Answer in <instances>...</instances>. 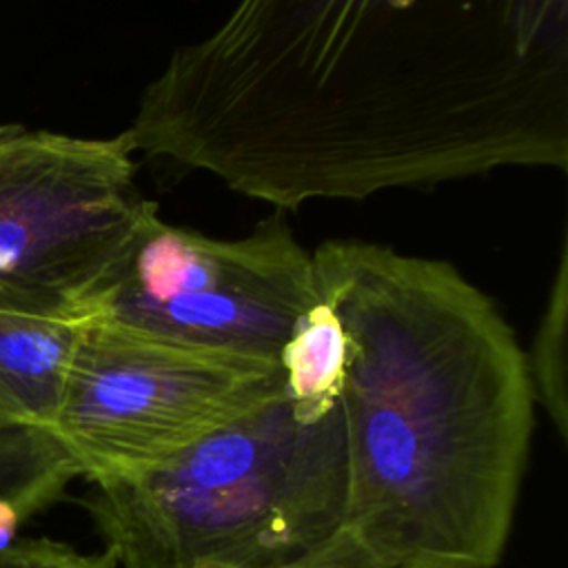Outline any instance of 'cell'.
<instances>
[{"mask_svg": "<svg viewBox=\"0 0 568 568\" xmlns=\"http://www.w3.org/2000/svg\"><path fill=\"white\" fill-rule=\"evenodd\" d=\"M126 133L284 211L566 171L568 0H237Z\"/></svg>", "mask_w": 568, "mask_h": 568, "instance_id": "obj_1", "label": "cell"}, {"mask_svg": "<svg viewBox=\"0 0 568 568\" xmlns=\"http://www.w3.org/2000/svg\"><path fill=\"white\" fill-rule=\"evenodd\" d=\"M346 333V519L397 568H493L535 428L526 351L455 266L384 244L313 253Z\"/></svg>", "mask_w": 568, "mask_h": 568, "instance_id": "obj_2", "label": "cell"}, {"mask_svg": "<svg viewBox=\"0 0 568 568\" xmlns=\"http://www.w3.org/2000/svg\"><path fill=\"white\" fill-rule=\"evenodd\" d=\"M87 510L118 568H264L300 557L344 528L339 404L306 422L284 395L158 468L93 484Z\"/></svg>", "mask_w": 568, "mask_h": 568, "instance_id": "obj_3", "label": "cell"}, {"mask_svg": "<svg viewBox=\"0 0 568 568\" xmlns=\"http://www.w3.org/2000/svg\"><path fill=\"white\" fill-rule=\"evenodd\" d=\"M286 395L280 362L89 315L49 435L91 484L158 468Z\"/></svg>", "mask_w": 568, "mask_h": 568, "instance_id": "obj_4", "label": "cell"}, {"mask_svg": "<svg viewBox=\"0 0 568 568\" xmlns=\"http://www.w3.org/2000/svg\"><path fill=\"white\" fill-rule=\"evenodd\" d=\"M135 144L0 126V308L91 315L142 224Z\"/></svg>", "mask_w": 568, "mask_h": 568, "instance_id": "obj_5", "label": "cell"}, {"mask_svg": "<svg viewBox=\"0 0 568 568\" xmlns=\"http://www.w3.org/2000/svg\"><path fill=\"white\" fill-rule=\"evenodd\" d=\"M317 302L313 255L277 217L220 240L153 213L91 315L155 337L275 359Z\"/></svg>", "mask_w": 568, "mask_h": 568, "instance_id": "obj_6", "label": "cell"}, {"mask_svg": "<svg viewBox=\"0 0 568 568\" xmlns=\"http://www.w3.org/2000/svg\"><path fill=\"white\" fill-rule=\"evenodd\" d=\"M89 315L0 308V433H49Z\"/></svg>", "mask_w": 568, "mask_h": 568, "instance_id": "obj_7", "label": "cell"}, {"mask_svg": "<svg viewBox=\"0 0 568 568\" xmlns=\"http://www.w3.org/2000/svg\"><path fill=\"white\" fill-rule=\"evenodd\" d=\"M280 368L297 417L313 422L337 406L346 371V333L335 308L320 295L284 342Z\"/></svg>", "mask_w": 568, "mask_h": 568, "instance_id": "obj_8", "label": "cell"}, {"mask_svg": "<svg viewBox=\"0 0 568 568\" xmlns=\"http://www.w3.org/2000/svg\"><path fill=\"white\" fill-rule=\"evenodd\" d=\"M80 477L64 448L44 430L0 433V548Z\"/></svg>", "mask_w": 568, "mask_h": 568, "instance_id": "obj_9", "label": "cell"}, {"mask_svg": "<svg viewBox=\"0 0 568 568\" xmlns=\"http://www.w3.org/2000/svg\"><path fill=\"white\" fill-rule=\"evenodd\" d=\"M566 339H568V253L561 242L555 282L532 346L526 353V366L535 402L546 410L561 439L568 437V386H566Z\"/></svg>", "mask_w": 568, "mask_h": 568, "instance_id": "obj_10", "label": "cell"}, {"mask_svg": "<svg viewBox=\"0 0 568 568\" xmlns=\"http://www.w3.org/2000/svg\"><path fill=\"white\" fill-rule=\"evenodd\" d=\"M0 568H118L111 550L82 552L47 537H18L0 548Z\"/></svg>", "mask_w": 568, "mask_h": 568, "instance_id": "obj_11", "label": "cell"}, {"mask_svg": "<svg viewBox=\"0 0 568 568\" xmlns=\"http://www.w3.org/2000/svg\"><path fill=\"white\" fill-rule=\"evenodd\" d=\"M264 568H397L373 552L351 528H339L324 544L282 564Z\"/></svg>", "mask_w": 568, "mask_h": 568, "instance_id": "obj_12", "label": "cell"}]
</instances>
